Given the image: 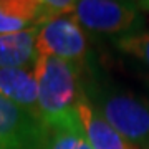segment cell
<instances>
[{"instance_id":"9","label":"cell","mask_w":149,"mask_h":149,"mask_svg":"<svg viewBox=\"0 0 149 149\" xmlns=\"http://www.w3.org/2000/svg\"><path fill=\"white\" fill-rule=\"evenodd\" d=\"M38 0H0V35L37 27Z\"/></svg>"},{"instance_id":"5","label":"cell","mask_w":149,"mask_h":149,"mask_svg":"<svg viewBox=\"0 0 149 149\" xmlns=\"http://www.w3.org/2000/svg\"><path fill=\"white\" fill-rule=\"evenodd\" d=\"M47 139L40 116L0 96V149H45Z\"/></svg>"},{"instance_id":"6","label":"cell","mask_w":149,"mask_h":149,"mask_svg":"<svg viewBox=\"0 0 149 149\" xmlns=\"http://www.w3.org/2000/svg\"><path fill=\"white\" fill-rule=\"evenodd\" d=\"M76 114L81 123L88 143L93 149H138L128 143L113 128L111 124L95 109V106L88 101L86 95L83 96L76 106Z\"/></svg>"},{"instance_id":"3","label":"cell","mask_w":149,"mask_h":149,"mask_svg":"<svg viewBox=\"0 0 149 149\" xmlns=\"http://www.w3.org/2000/svg\"><path fill=\"white\" fill-rule=\"evenodd\" d=\"M71 15L86 30L106 35L136 33L144 25L138 3L113 0H80Z\"/></svg>"},{"instance_id":"2","label":"cell","mask_w":149,"mask_h":149,"mask_svg":"<svg viewBox=\"0 0 149 149\" xmlns=\"http://www.w3.org/2000/svg\"><path fill=\"white\" fill-rule=\"evenodd\" d=\"M88 101L128 143L149 149V101L116 88L95 85L85 91Z\"/></svg>"},{"instance_id":"11","label":"cell","mask_w":149,"mask_h":149,"mask_svg":"<svg viewBox=\"0 0 149 149\" xmlns=\"http://www.w3.org/2000/svg\"><path fill=\"white\" fill-rule=\"evenodd\" d=\"M114 45L118 50L136 58L149 73V32H136L118 37Z\"/></svg>"},{"instance_id":"8","label":"cell","mask_w":149,"mask_h":149,"mask_svg":"<svg viewBox=\"0 0 149 149\" xmlns=\"http://www.w3.org/2000/svg\"><path fill=\"white\" fill-rule=\"evenodd\" d=\"M37 27L0 35V68H33L38 60Z\"/></svg>"},{"instance_id":"12","label":"cell","mask_w":149,"mask_h":149,"mask_svg":"<svg viewBox=\"0 0 149 149\" xmlns=\"http://www.w3.org/2000/svg\"><path fill=\"white\" fill-rule=\"evenodd\" d=\"M138 7L144 12H149V0H144V2H138Z\"/></svg>"},{"instance_id":"4","label":"cell","mask_w":149,"mask_h":149,"mask_svg":"<svg viewBox=\"0 0 149 149\" xmlns=\"http://www.w3.org/2000/svg\"><path fill=\"white\" fill-rule=\"evenodd\" d=\"M38 55L55 56L81 68L88 61L90 43L73 15H63L37 27Z\"/></svg>"},{"instance_id":"7","label":"cell","mask_w":149,"mask_h":149,"mask_svg":"<svg viewBox=\"0 0 149 149\" xmlns=\"http://www.w3.org/2000/svg\"><path fill=\"white\" fill-rule=\"evenodd\" d=\"M0 96L38 116V81L33 68H0Z\"/></svg>"},{"instance_id":"10","label":"cell","mask_w":149,"mask_h":149,"mask_svg":"<svg viewBox=\"0 0 149 149\" xmlns=\"http://www.w3.org/2000/svg\"><path fill=\"white\" fill-rule=\"evenodd\" d=\"M45 149H93L88 143L80 119L48 129Z\"/></svg>"},{"instance_id":"1","label":"cell","mask_w":149,"mask_h":149,"mask_svg":"<svg viewBox=\"0 0 149 149\" xmlns=\"http://www.w3.org/2000/svg\"><path fill=\"white\" fill-rule=\"evenodd\" d=\"M38 81V116L48 129L78 121L76 106L85 96L76 65L38 55L33 66Z\"/></svg>"}]
</instances>
